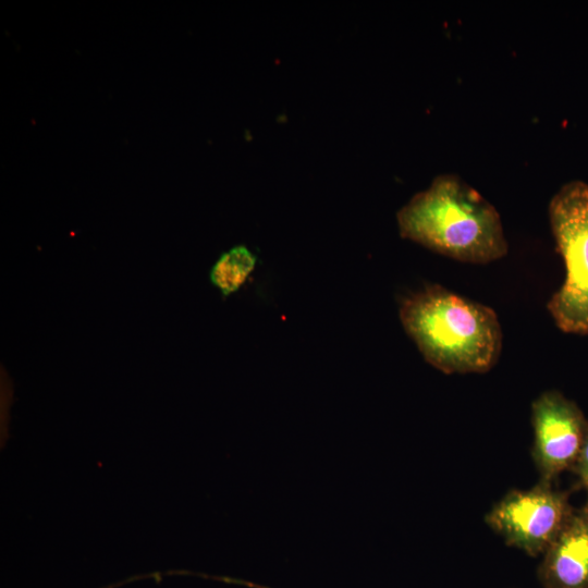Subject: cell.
Instances as JSON below:
<instances>
[{"label":"cell","mask_w":588,"mask_h":588,"mask_svg":"<svg viewBox=\"0 0 588 588\" xmlns=\"http://www.w3.org/2000/svg\"><path fill=\"white\" fill-rule=\"evenodd\" d=\"M396 221L402 237L462 262L489 264L509 252L495 207L453 173L437 175Z\"/></svg>","instance_id":"6da1fadb"},{"label":"cell","mask_w":588,"mask_h":588,"mask_svg":"<svg viewBox=\"0 0 588 588\" xmlns=\"http://www.w3.org/2000/svg\"><path fill=\"white\" fill-rule=\"evenodd\" d=\"M400 319L425 360L444 373H483L501 355L503 333L497 313L441 285L407 296Z\"/></svg>","instance_id":"7a4b0ae2"},{"label":"cell","mask_w":588,"mask_h":588,"mask_svg":"<svg viewBox=\"0 0 588 588\" xmlns=\"http://www.w3.org/2000/svg\"><path fill=\"white\" fill-rule=\"evenodd\" d=\"M548 215L565 280L547 308L561 331L588 335V183L563 184L552 196Z\"/></svg>","instance_id":"3957f363"},{"label":"cell","mask_w":588,"mask_h":588,"mask_svg":"<svg viewBox=\"0 0 588 588\" xmlns=\"http://www.w3.org/2000/svg\"><path fill=\"white\" fill-rule=\"evenodd\" d=\"M574 509L568 491L539 480L530 489L509 491L485 520L507 546L537 556L558 537Z\"/></svg>","instance_id":"277c9868"},{"label":"cell","mask_w":588,"mask_h":588,"mask_svg":"<svg viewBox=\"0 0 588 588\" xmlns=\"http://www.w3.org/2000/svg\"><path fill=\"white\" fill-rule=\"evenodd\" d=\"M588 418L558 390L542 392L531 404V457L540 480L554 483L572 470L584 443Z\"/></svg>","instance_id":"5b68a950"},{"label":"cell","mask_w":588,"mask_h":588,"mask_svg":"<svg viewBox=\"0 0 588 588\" xmlns=\"http://www.w3.org/2000/svg\"><path fill=\"white\" fill-rule=\"evenodd\" d=\"M538 579L542 588H588V499L542 554Z\"/></svg>","instance_id":"8992f818"},{"label":"cell","mask_w":588,"mask_h":588,"mask_svg":"<svg viewBox=\"0 0 588 588\" xmlns=\"http://www.w3.org/2000/svg\"><path fill=\"white\" fill-rule=\"evenodd\" d=\"M255 266L256 257L246 246H234L212 266L210 281L223 296H229L245 283Z\"/></svg>","instance_id":"52a82bcc"},{"label":"cell","mask_w":588,"mask_h":588,"mask_svg":"<svg viewBox=\"0 0 588 588\" xmlns=\"http://www.w3.org/2000/svg\"><path fill=\"white\" fill-rule=\"evenodd\" d=\"M571 471L577 476L579 485L586 490L588 495V422L583 446Z\"/></svg>","instance_id":"ba28073f"}]
</instances>
